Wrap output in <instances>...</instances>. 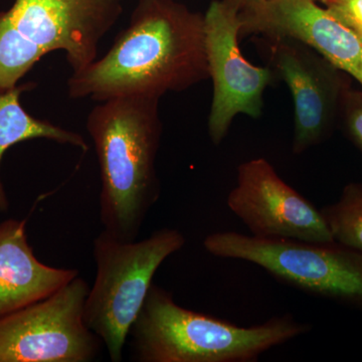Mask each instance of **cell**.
Here are the masks:
<instances>
[{
  "label": "cell",
  "instance_id": "9",
  "mask_svg": "<svg viewBox=\"0 0 362 362\" xmlns=\"http://www.w3.org/2000/svg\"><path fill=\"white\" fill-rule=\"evenodd\" d=\"M226 204L254 237L334 242L320 209L287 185L265 158L240 164Z\"/></svg>",
  "mask_w": 362,
  "mask_h": 362
},
{
  "label": "cell",
  "instance_id": "19",
  "mask_svg": "<svg viewBox=\"0 0 362 362\" xmlns=\"http://www.w3.org/2000/svg\"><path fill=\"white\" fill-rule=\"evenodd\" d=\"M316 1H317V0H316Z\"/></svg>",
  "mask_w": 362,
  "mask_h": 362
},
{
  "label": "cell",
  "instance_id": "13",
  "mask_svg": "<svg viewBox=\"0 0 362 362\" xmlns=\"http://www.w3.org/2000/svg\"><path fill=\"white\" fill-rule=\"evenodd\" d=\"M33 84L16 86L13 89L0 92V165L4 153L18 143L33 139L52 140L87 151L89 145L78 133L40 120L28 114L21 106L20 98ZM9 209V201L0 176V213Z\"/></svg>",
  "mask_w": 362,
  "mask_h": 362
},
{
  "label": "cell",
  "instance_id": "8",
  "mask_svg": "<svg viewBox=\"0 0 362 362\" xmlns=\"http://www.w3.org/2000/svg\"><path fill=\"white\" fill-rule=\"evenodd\" d=\"M270 68L291 92L295 109L293 153L299 156L330 137L350 87L343 71L298 40L264 37Z\"/></svg>",
  "mask_w": 362,
  "mask_h": 362
},
{
  "label": "cell",
  "instance_id": "3",
  "mask_svg": "<svg viewBox=\"0 0 362 362\" xmlns=\"http://www.w3.org/2000/svg\"><path fill=\"white\" fill-rule=\"evenodd\" d=\"M311 329L290 314L250 327L237 325L181 307L153 283L129 337L135 361L255 362Z\"/></svg>",
  "mask_w": 362,
  "mask_h": 362
},
{
  "label": "cell",
  "instance_id": "17",
  "mask_svg": "<svg viewBox=\"0 0 362 362\" xmlns=\"http://www.w3.org/2000/svg\"><path fill=\"white\" fill-rule=\"evenodd\" d=\"M317 2L362 40V0H317Z\"/></svg>",
  "mask_w": 362,
  "mask_h": 362
},
{
  "label": "cell",
  "instance_id": "12",
  "mask_svg": "<svg viewBox=\"0 0 362 362\" xmlns=\"http://www.w3.org/2000/svg\"><path fill=\"white\" fill-rule=\"evenodd\" d=\"M26 221L0 223V318L51 296L80 275L37 259L26 235Z\"/></svg>",
  "mask_w": 362,
  "mask_h": 362
},
{
  "label": "cell",
  "instance_id": "15",
  "mask_svg": "<svg viewBox=\"0 0 362 362\" xmlns=\"http://www.w3.org/2000/svg\"><path fill=\"white\" fill-rule=\"evenodd\" d=\"M320 211L335 243L362 252V183H349L340 199Z\"/></svg>",
  "mask_w": 362,
  "mask_h": 362
},
{
  "label": "cell",
  "instance_id": "5",
  "mask_svg": "<svg viewBox=\"0 0 362 362\" xmlns=\"http://www.w3.org/2000/svg\"><path fill=\"white\" fill-rule=\"evenodd\" d=\"M209 254L261 267L281 283L312 296L362 310V252L337 243L265 239L235 232L211 233Z\"/></svg>",
  "mask_w": 362,
  "mask_h": 362
},
{
  "label": "cell",
  "instance_id": "10",
  "mask_svg": "<svg viewBox=\"0 0 362 362\" xmlns=\"http://www.w3.org/2000/svg\"><path fill=\"white\" fill-rule=\"evenodd\" d=\"M125 0H16L6 11L14 28L40 49L66 52L73 73L98 59L101 40Z\"/></svg>",
  "mask_w": 362,
  "mask_h": 362
},
{
  "label": "cell",
  "instance_id": "18",
  "mask_svg": "<svg viewBox=\"0 0 362 362\" xmlns=\"http://www.w3.org/2000/svg\"><path fill=\"white\" fill-rule=\"evenodd\" d=\"M221 1L240 13L244 9L262 4V2L270 1V0H221Z\"/></svg>",
  "mask_w": 362,
  "mask_h": 362
},
{
  "label": "cell",
  "instance_id": "6",
  "mask_svg": "<svg viewBox=\"0 0 362 362\" xmlns=\"http://www.w3.org/2000/svg\"><path fill=\"white\" fill-rule=\"evenodd\" d=\"M80 275L44 300L0 318V362H90L101 339L85 322Z\"/></svg>",
  "mask_w": 362,
  "mask_h": 362
},
{
  "label": "cell",
  "instance_id": "7",
  "mask_svg": "<svg viewBox=\"0 0 362 362\" xmlns=\"http://www.w3.org/2000/svg\"><path fill=\"white\" fill-rule=\"evenodd\" d=\"M240 13L221 0H214L204 14L206 51L214 97L209 116V135L220 145L239 114L258 119L263 95L275 78L270 66L252 65L240 51Z\"/></svg>",
  "mask_w": 362,
  "mask_h": 362
},
{
  "label": "cell",
  "instance_id": "1",
  "mask_svg": "<svg viewBox=\"0 0 362 362\" xmlns=\"http://www.w3.org/2000/svg\"><path fill=\"white\" fill-rule=\"evenodd\" d=\"M209 78L204 14L176 0H139L111 49L71 74L68 90L73 99L97 102L126 96L160 99Z\"/></svg>",
  "mask_w": 362,
  "mask_h": 362
},
{
  "label": "cell",
  "instance_id": "14",
  "mask_svg": "<svg viewBox=\"0 0 362 362\" xmlns=\"http://www.w3.org/2000/svg\"><path fill=\"white\" fill-rule=\"evenodd\" d=\"M44 57L0 11V92L13 89Z\"/></svg>",
  "mask_w": 362,
  "mask_h": 362
},
{
  "label": "cell",
  "instance_id": "2",
  "mask_svg": "<svg viewBox=\"0 0 362 362\" xmlns=\"http://www.w3.org/2000/svg\"><path fill=\"white\" fill-rule=\"evenodd\" d=\"M158 98L126 96L99 102L88 115L100 175V220L121 240H137L160 197L156 161L162 136Z\"/></svg>",
  "mask_w": 362,
  "mask_h": 362
},
{
  "label": "cell",
  "instance_id": "11",
  "mask_svg": "<svg viewBox=\"0 0 362 362\" xmlns=\"http://www.w3.org/2000/svg\"><path fill=\"white\" fill-rule=\"evenodd\" d=\"M240 35L298 40L362 87V40L316 0H270L240 11Z\"/></svg>",
  "mask_w": 362,
  "mask_h": 362
},
{
  "label": "cell",
  "instance_id": "16",
  "mask_svg": "<svg viewBox=\"0 0 362 362\" xmlns=\"http://www.w3.org/2000/svg\"><path fill=\"white\" fill-rule=\"evenodd\" d=\"M340 118L347 137L362 153V90L350 87L347 89L343 97Z\"/></svg>",
  "mask_w": 362,
  "mask_h": 362
},
{
  "label": "cell",
  "instance_id": "4",
  "mask_svg": "<svg viewBox=\"0 0 362 362\" xmlns=\"http://www.w3.org/2000/svg\"><path fill=\"white\" fill-rule=\"evenodd\" d=\"M185 244V235L170 228H159L141 240H121L105 230L95 238L96 277L86 299L84 319L111 361H122L131 327L159 267Z\"/></svg>",
  "mask_w": 362,
  "mask_h": 362
}]
</instances>
